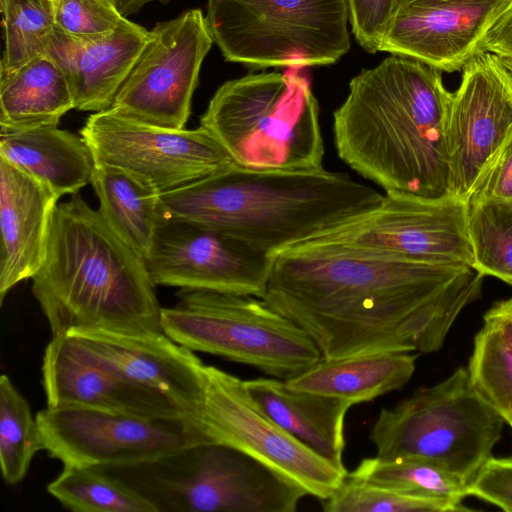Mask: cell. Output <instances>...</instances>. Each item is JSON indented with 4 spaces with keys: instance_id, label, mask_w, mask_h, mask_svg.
Wrapping results in <instances>:
<instances>
[{
    "instance_id": "6da1fadb",
    "label": "cell",
    "mask_w": 512,
    "mask_h": 512,
    "mask_svg": "<svg viewBox=\"0 0 512 512\" xmlns=\"http://www.w3.org/2000/svg\"><path fill=\"white\" fill-rule=\"evenodd\" d=\"M483 276L468 266L423 264L334 244L273 255L262 298L303 328L322 358L437 352Z\"/></svg>"
},
{
    "instance_id": "7a4b0ae2",
    "label": "cell",
    "mask_w": 512,
    "mask_h": 512,
    "mask_svg": "<svg viewBox=\"0 0 512 512\" xmlns=\"http://www.w3.org/2000/svg\"><path fill=\"white\" fill-rule=\"evenodd\" d=\"M441 72L391 54L351 80L333 113L338 157L386 195L452 196L446 140L452 93Z\"/></svg>"
},
{
    "instance_id": "3957f363",
    "label": "cell",
    "mask_w": 512,
    "mask_h": 512,
    "mask_svg": "<svg viewBox=\"0 0 512 512\" xmlns=\"http://www.w3.org/2000/svg\"><path fill=\"white\" fill-rule=\"evenodd\" d=\"M32 280L52 336L164 333L145 260L78 194L57 204L46 256Z\"/></svg>"
},
{
    "instance_id": "277c9868",
    "label": "cell",
    "mask_w": 512,
    "mask_h": 512,
    "mask_svg": "<svg viewBox=\"0 0 512 512\" xmlns=\"http://www.w3.org/2000/svg\"><path fill=\"white\" fill-rule=\"evenodd\" d=\"M383 194L325 170L238 165L160 194L164 218L226 233L273 256L376 207Z\"/></svg>"
},
{
    "instance_id": "5b68a950",
    "label": "cell",
    "mask_w": 512,
    "mask_h": 512,
    "mask_svg": "<svg viewBox=\"0 0 512 512\" xmlns=\"http://www.w3.org/2000/svg\"><path fill=\"white\" fill-rule=\"evenodd\" d=\"M241 167L323 168L319 105L300 68L248 74L222 84L200 119Z\"/></svg>"
},
{
    "instance_id": "8992f818",
    "label": "cell",
    "mask_w": 512,
    "mask_h": 512,
    "mask_svg": "<svg viewBox=\"0 0 512 512\" xmlns=\"http://www.w3.org/2000/svg\"><path fill=\"white\" fill-rule=\"evenodd\" d=\"M504 423L460 367L440 383L383 408L370 440L379 458L422 459L468 485L492 457Z\"/></svg>"
},
{
    "instance_id": "52a82bcc",
    "label": "cell",
    "mask_w": 512,
    "mask_h": 512,
    "mask_svg": "<svg viewBox=\"0 0 512 512\" xmlns=\"http://www.w3.org/2000/svg\"><path fill=\"white\" fill-rule=\"evenodd\" d=\"M162 307L164 333L192 351L252 366L281 380L293 378L321 358L310 335L262 298L206 290H181Z\"/></svg>"
},
{
    "instance_id": "ba28073f",
    "label": "cell",
    "mask_w": 512,
    "mask_h": 512,
    "mask_svg": "<svg viewBox=\"0 0 512 512\" xmlns=\"http://www.w3.org/2000/svg\"><path fill=\"white\" fill-rule=\"evenodd\" d=\"M205 20L225 60L253 68L329 65L350 48L346 0H208Z\"/></svg>"
},
{
    "instance_id": "9c48e42d",
    "label": "cell",
    "mask_w": 512,
    "mask_h": 512,
    "mask_svg": "<svg viewBox=\"0 0 512 512\" xmlns=\"http://www.w3.org/2000/svg\"><path fill=\"white\" fill-rule=\"evenodd\" d=\"M134 487L159 511L294 512L307 493L245 453L219 443L154 463Z\"/></svg>"
},
{
    "instance_id": "30bf717a",
    "label": "cell",
    "mask_w": 512,
    "mask_h": 512,
    "mask_svg": "<svg viewBox=\"0 0 512 512\" xmlns=\"http://www.w3.org/2000/svg\"><path fill=\"white\" fill-rule=\"evenodd\" d=\"M44 450L64 466L100 469L154 463L214 443L194 418H146L80 407L36 415Z\"/></svg>"
},
{
    "instance_id": "8fae6325",
    "label": "cell",
    "mask_w": 512,
    "mask_h": 512,
    "mask_svg": "<svg viewBox=\"0 0 512 512\" xmlns=\"http://www.w3.org/2000/svg\"><path fill=\"white\" fill-rule=\"evenodd\" d=\"M467 209L468 203L455 196L384 194L371 210L300 244H334L400 261L472 268Z\"/></svg>"
},
{
    "instance_id": "7c38bea8",
    "label": "cell",
    "mask_w": 512,
    "mask_h": 512,
    "mask_svg": "<svg viewBox=\"0 0 512 512\" xmlns=\"http://www.w3.org/2000/svg\"><path fill=\"white\" fill-rule=\"evenodd\" d=\"M203 377L197 420L214 443L245 453L320 501L347 477L345 467L319 456L272 420L244 380L210 365H204Z\"/></svg>"
},
{
    "instance_id": "4fadbf2b",
    "label": "cell",
    "mask_w": 512,
    "mask_h": 512,
    "mask_svg": "<svg viewBox=\"0 0 512 512\" xmlns=\"http://www.w3.org/2000/svg\"><path fill=\"white\" fill-rule=\"evenodd\" d=\"M80 135L97 165L119 167L159 194L236 165L202 126H157L113 108L92 113Z\"/></svg>"
},
{
    "instance_id": "5bb4252c",
    "label": "cell",
    "mask_w": 512,
    "mask_h": 512,
    "mask_svg": "<svg viewBox=\"0 0 512 512\" xmlns=\"http://www.w3.org/2000/svg\"><path fill=\"white\" fill-rule=\"evenodd\" d=\"M212 43L200 9L157 23L111 108L149 124L185 128L200 68Z\"/></svg>"
},
{
    "instance_id": "9a60e30c",
    "label": "cell",
    "mask_w": 512,
    "mask_h": 512,
    "mask_svg": "<svg viewBox=\"0 0 512 512\" xmlns=\"http://www.w3.org/2000/svg\"><path fill=\"white\" fill-rule=\"evenodd\" d=\"M273 256L219 230L164 218L145 259L155 285L263 298Z\"/></svg>"
},
{
    "instance_id": "2e32d148",
    "label": "cell",
    "mask_w": 512,
    "mask_h": 512,
    "mask_svg": "<svg viewBox=\"0 0 512 512\" xmlns=\"http://www.w3.org/2000/svg\"><path fill=\"white\" fill-rule=\"evenodd\" d=\"M512 136V85L498 57L478 51L463 67L446 124L451 194L465 202Z\"/></svg>"
},
{
    "instance_id": "e0dca14e",
    "label": "cell",
    "mask_w": 512,
    "mask_h": 512,
    "mask_svg": "<svg viewBox=\"0 0 512 512\" xmlns=\"http://www.w3.org/2000/svg\"><path fill=\"white\" fill-rule=\"evenodd\" d=\"M512 0H396L379 51L461 71Z\"/></svg>"
},
{
    "instance_id": "ac0fdd59",
    "label": "cell",
    "mask_w": 512,
    "mask_h": 512,
    "mask_svg": "<svg viewBox=\"0 0 512 512\" xmlns=\"http://www.w3.org/2000/svg\"><path fill=\"white\" fill-rule=\"evenodd\" d=\"M42 383L48 408L80 407L146 418L196 419L165 394L101 366L67 335L52 336L47 344Z\"/></svg>"
},
{
    "instance_id": "d6986e66",
    "label": "cell",
    "mask_w": 512,
    "mask_h": 512,
    "mask_svg": "<svg viewBox=\"0 0 512 512\" xmlns=\"http://www.w3.org/2000/svg\"><path fill=\"white\" fill-rule=\"evenodd\" d=\"M65 335L101 366L165 394L197 420L203 401L205 364L194 351L165 333L133 336L75 331Z\"/></svg>"
},
{
    "instance_id": "ffe728a7",
    "label": "cell",
    "mask_w": 512,
    "mask_h": 512,
    "mask_svg": "<svg viewBox=\"0 0 512 512\" xmlns=\"http://www.w3.org/2000/svg\"><path fill=\"white\" fill-rule=\"evenodd\" d=\"M59 198L40 181L0 158V301L41 268Z\"/></svg>"
},
{
    "instance_id": "44dd1931",
    "label": "cell",
    "mask_w": 512,
    "mask_h": 512,
    "mask_svg": "<svg viewBox=\"0 0 512 512\" xmlns=\"http://www.w3.org/2000/svg\"><path fill=\"white\" fill-rule=\"evenodd\" d=\"M148 36L149 30L128 19L110 35L90 40L55 26L46 55L63 72L75 109L95 113L111 108Z\"/></svg>"
},
{
    "instance_id": "7402d4cb",
    "label": "cell",
    "mask_w": 512,
    "mask_h": 512,
    "mask_svg": "<svg viewBox=\"0 0 512 512\" xmlns=\"http://www.w3.org/2000/svg\"><path fill=\"white\" fill-rule=\"evenodd\" d=\"M244 383L255 403L280 427L319 456L344 467V420L352 406L349 402L290 388L278 378Z\"/></svg>"
},
{
    "instance_id": "603a6c76",
    "label": "cell",
    "mask_w": 512,
    "mask_h": 512,
    "mask_svg": "<svg viewBox=\"0 0 512 512\" xmlns=\"http://www.w3.org/2000/svg\"><path fill=\"white\" fill-rule=\"evenodd\" d=\"M0 158L47 186L59 199L91 183L96 167L82 136L58 126L1 130Z\"/></svg>"
},
{
    "instance_id": "cb8c5ba5",
    "label": "cell",
    "mask_w": 512,
    "mask_h": 512,
    "mask_svg": "<svg viewBox=\"0 0 512 512\" xmlns=\"http://www.w3.org/2000/svg\"><path fill=\"white\" fill-rule=\"evenodd\" d=\"M416 359L417 354L411 352L321 358L285 382L290 388L335 397L354 405L373 401L405 386L415 372Z\"/></svg>"
},
{
    "instance_id": "d4e9b609",
    "label": "cell",
    "mask_w": 512,
    "mask_h": 512,
    "mask_svg": "<svg viewBox=\"0 0 512 512\" xmlns=\"http://www.w3.org/2000/svg\"><path fill=\"white\" fill-rule=\"evenodd\" d=\"M75 109L67 80L47 55L11 72H0L1 130L58 126Z\"/></svg>"
},
{
    "instance_id": "484cf974",
    "label": "cell",
    "mask_w": 512,
    "mask_h": 512,
    "mask_svg": "<svg viewBox=\"0 0 512 512\" xmlns=\"http://www.w3.org/2000/svg\"><path fill=\"white\" fill-rule=\"evenodd\" d=\"M91 184L108 226L144 260L164 220L160 194L125 170L97 165Z\"/></svg>"
},
{
    "instance_id": "4316f807",
    "label": "cell",
    "mask_w": 512,
    "mask_h": 512,
    "mask_svg": "<svg viewBox=\"0 0 512 512\" xmlns=\"http://www.w3.org/2000/svg\"><path fill=\"white\" fill-rule=\"evenodd\" d=\"M47 491L63 507L76 512L159 511L131 484L100 468L64 466Z\"/></svg>"
},
{
    "instance_id": "83f0119b",
    "label": "cell",
    "mask_w": 512,
    "mask_h": 512,
    "mask_svg": "<svg viewBox=\"0 0 512 512\" xmlns=\"http://www.w3.org/2000/svg\"><path fill=\"white\" fill-rule=\"evenodd\" d=\"M350 477L420 497L437 498L462 505L468 485L437 465L416 458L363 459Z\"/></svg>"
},
{
    "instance_id": "f1b7e54d",
    "label": "cell",
    "mask_w": 512,
    "mask_h": 512,
    "mask_svg": "<svg viewBox=\"0 0 512 512\" xmlns=\"http://www.w3.org/2000/svg\"><path fill=\"white\" fill-rule=\"evenodd\" d=\"M467 232L472 268L512 286V203L469 201Z\"/></svg>"
},
{
    "instance_id": "f546056e",
    "label": "cell",
    "mask_w": 512,
    "mask_h": 512,
    "mask_svg": "<svg viewBox=\"0 0 512 512\" xmlns=\"http://www.w3.org/2000/svg\"><path fill=\"white\" fill-rule=\"evenodd\" d=\"M44 449L37 422L27 400L11 379L0 377V464L4 481L21 482L35 454Z\"/></svg>"
},
{
    "instance_id": "4dcf8cb0",
    "label": "cell",
    "mask_w": 512,
    "mask_h": 512,
    "mask_svg": "<svg viewBox=\"0 0 512 512\" xmlns=\"http://www.w3.org/2000/svg\"><path fill=\"white\" fill-rule=\"evenodd\" d=\"M4 51L0 72L14 71L46 55L55 28L54 11L41 0H0Z\"/></svg>"
},
{
    "instance_id": "1f68e13d",
    "label": "cell",
    "mask_w": 512,
    "mask_h": 512,
    "mask_svg": "<svg viewBox=\"0 0 512 512\" xmlns=\"http://www.w3.org/2000/svg\"><path fill=\"white\" fill-rule=\"evenodd\" d=\"M467 371L476 392L512 425V352L485 326L474 338Z\"/></svg>"
},
{
    "instance_id": "d6a6232c",
    "label": "cell",
    "mask_w": 512,
    "mask_h": 512,
    "mask_svg": "<svg viewBox=\"0 0 512 512\" xmlns=\"http://www.w3.org/2000/svg\"><path fill=\"white\" fill-rule=\"evenodd\" d=\"M325 512H444L467 510L460 504L420 497L377 486L347 475L340 486L321 501Z\"/></svg>"
},
{
    "instance_id": "836d02e7",
    "label": "cell",
    "mask_w": 512,
    "mask_h": 512,
    "mask_svg": "<svg viewBox=\"0 0 512 512\" xmlns=\"http://www.w3.org/2000/svg\"><path fill=\"white\" fill-rule=\"evenodd\" d=\"M55 26L77 39H99L116 31L127 18L112 0H57Z\"/></svg>"
},
{
    "instance_id": "e575fe53",
    "label": "cell",
    "mask_w": 512,
    "mask_h": 512,
    "mask_svg": "<svg viewBox=\"0 0 512 512\" xmlns=\"http://www.w3.org/2000/svg\"><path fill=\"white\" fill-rule=\"evenodd\" d=\"M395 2L396 0H346L352 33L367 52L379 51Z\"/></svg>"
},
{
    "instance_id": "d590c367",
    "label": "cell",
    "mask_w": 512,
    "mask_h": 512,
    "mask_svg": "<svg viewBox=\"0 0 512 512\" xmlns=\"http://www.w3.org/2000/svg\"><path fill=\"white\" fill-rule=\"evenodd\" d=\"M468 496H475L512 512V457H491L468 484Z\"/></svg>"
},
{
    "instance_id": "8d00e7d4",
    "label": "cell",
    "mask_w": 512,
    "mask_h": 512,
    "mask_svg": "<svg viewBox=\"0 0 512 512\" xmlns=\"http://www.w3.org/2000/svg\"><path fill=\"white\" fill-rule=\"evenodd\" d=\"M479 200L512 203V136L487 169L469 199Z\"/></svg>"
},
{
    "instance_id": "74e56055",
    "label": "cell",
    "mask_w": 512,
    "mask_h": 512,
    "mask_svg": "<svg viewBox=\"0 0 512 512\" xmlns=\"http://www.w3.org/2000/svg\"><path fill=\"white\" fill-rule=\"evenodd\" d=\"M478 51L512 57V1L488 29Z\"/></svg>"
},
{
    "instance_id": "f35d334b",
    "label": "cell",
    "mask_w": 512,
    "mask_h": 512,
    "mask_svg": "<svg viewBox=\"0 0 512 512\" xmlns=\"http://www.w3.org/2000/svg\"><path fill=\"white\" fill-rule=\"evenodd\" d=\"M483 322L512 352V298L494 303L484 314Z\"/></svg>"
},
{
    "instance_id": "ab89813d",
    "label": "cell",
    "mask_w": 512,
    "mask_h": 512,
    "mask_svg": "<svg viewBox=\"0 0 512 512\" xmlns=\"http://www.w3.org/2000/svg\"><path fill=\"white\" fill-rule=\"evenodd\" d=\"M118 11L125 17L138 12L144 5L152 1L163 3L169 0H112Z\"/></svg>"
},
{
    "instance_id": "60d3db41",
    "label": "cell",
    "mask_w": 512,
    "mask_h": 512,
    "mask_svg": "<svg viewBox=\"0 0 512 512\" xmlns=\"http://www.w3.org/2000/svg\"><path fill=\"white\" fill-rule=\"evenodd\" d=\"M498 57V61L504 71V73L506 74L508 80L510 81L511 85H512V57H501V56H497Z\"/></svg>"
},
{
    "instance_id": "b9f144b4",
    "label": "cell",
    "mask_w": 512,
    "mask_h": 512,
    "mask_svg": "<svg viewBox=\"0 0 512 512\" xmlns=\"http://www.w3.org/2000/svg\"><path fill=\"white\" fill-rule=\"evenodd\" d=\"M48 8L54 11V6L57 0H41Z\"/></svg>"
},
{
    "instance_id": "7bdbcfd3",
    "label": "cell",
    "mask_w": 512,
    "mask_h": 512,
    "mask_svg": "<svg viewBox=\"0 0 512 512\" xmlns=\"http://www.w3.org/2000/svg\"><path fill=\"white\" fill-rule=\"evenodd\" d=\"M512 427V425H510Z\"/></svg>"
}]
</instances>
